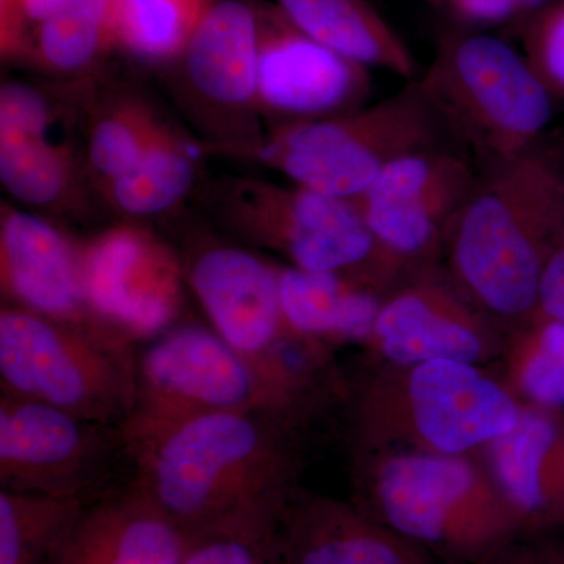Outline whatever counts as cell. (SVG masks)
<instances>
[{
    "mask_svg": "<svg viewBox=\"0 0 564 564\" xmlns=\"http://www.w3.org/2000/svg\"><path fill=\"white\" fill-rule=\"evenodd\" d=\"M115 334L3 303L2 395L57 408L85 421L121 426L137 397V351Z\"/></svg>",
    "mask_w": 564,
    "mask_h": 564,
    "instance_id": "obj_7",
    "label": "cell"
},
{
    "mask_svg": "<svg viewBox=\"0 0 564 564\" xmlns=\"http://www.w3.org/2000/svg\"><path fill=\"white\" fill-rule=\"evenodd\" d=\"M282 315L289 332L325 345H366L383 296L343 273L280 267Z\"/></svg>",
    "mask_w": 564,
    "mask_h": 564,
    "instance_id": "obj_23",
    "label": "cell"
},
{
    "mask_svg": "<svg viewBox=\"0 0 564 564\" xmlns=\"http://www.w3.org/2000/svg\"><path fill=\"white\" fill-rule=\"evenodd\" d=\"M14 55L32 25L24 54L41 68L82 77L115 44L110 0H17L2 13Z\"/></svg>",
    "mask_w": 564,
    "mask_h": 564,
    "instance_id": "obj_22",
    "label": "cell"
},
{
    "mask_svg": "<svg viewBox=\"0 0 564 564\" xmlns=\"http://www.w3.org/2000/svg\"><path fill=\"white\" fill-rule=\"evenodd\" d=\"M187 536L132 481L85 507L52 564H182Z\"/></svg>",
    "mask_w": 564,
    "mask_h": 564,
    "instance_id": "obj_21",
    "label": "cell"
},
{
    "mask_svg": "<svg viewBox=\"0 0 564 564\" xmlns=\"http://www.w3.org/2000/svg\"><path fill=\"white\" fill-rule=\"evenodd\" d=\"M507 333L470 302L441 265L419 270L383 296L370 339V361L410 366L456 361L491 369Z\"/></svg>",
    "mask_w": 564,
    "mask_h": 564,
    "instance_id": "obj_14",
    "label": "cell"
},
{
    "mask_svg": "<svg viewBox=\"0 0 564 564\" xmlns=\"http://www.w3.org/2000/svg\"><path fill=\"white\" fill-rule=\"evenodd\" d=\"M538 311L564 323V240L556 247L544 270Z\"/></svg>",
    "mask_w": 564,
    "mask_h": 564,
    "instance_id": "obj_34",
    "label": "cell"
},
{
    "mask_svg": "<svg viewBox=\"0 0 564 564\" xmlns=\"http://www.w3.org/2000/svg\"><path fill=\"white\" fill-rule=\"evenodd\" d=\"M54 99L31 84L0 88V181L11 198L35 209L69 206L80 187L84 154L57 140Z\"/></svg>",
    "mask_w": 564,
    "mask_h": 564,
    "instance_id": "obj_18",
    "label": "cell"
},
{
    "mask_svg": "<svg viewBox=\"0 0 564 564\" xmlns=\"http://www.w3.org/2000/svg\"><path fill=\"white\" fill-rule=\"evenodd\" d=\"M351 502L443 564H480L522 536L480 455L351 452Z\"/></svg>",
    "mask_w": 564,
    "mask_h": 564,
    "instance_id": "obj_4",
    "label": "cell"
},
{
    "mask_svg": "<svg viewBox=\"0 0 564 564\" xmlns=\"http://www.w3.org/2000/svg\"><path fill=\"white\" fill-rule=\"evenodd\" d=\"M552 0H444L458 20L475 25L527 21L551 6Z\"/></svg>",
    "mask_w": 564,
    "mask_h": 564,
    "instance_id": "obj_32",
    "label": "cell"
},
{
    "mask_svg": "<svg viewBox=\"0 0 564 564\" xmlns=\"http://www.w3.org/2000/svg\"><path fill=\"white\" fill-rule=\"evenodd\" d=\"M564 240V165L541 147L481 176L456 218L443 267L505 333L532 318Z\"/></svg>",
    "mask_w": 564,
    "mask_h": 564,
    "instance_id": "obj_2",
    "label": "cell"
},
{
    "mask_svg": "<svg viewBox=\"0 0 564 564\" xmlns=\"http://www.w3.org/2000/svg\"><path fill=\"white\" fill-rule=\"evenodd\" d=\"M124 470L132 462L120 426L0 397V489L95 502Z\"/></svg>",
    "mask_w": 564,
    "mask_h": 564,
    "instance_id": "obj_11",
    "label": "cell"
},
{
    "mask_svg": "<svg viewBox=\"0 0 564 564\" xmlns=\"http://www.w3.org/2000/svg\"><path fill=\"white\" fill-rule=\"evenodd\" d=\"M524 55L551 95L564 101V0L525 22Z\"/></svg>",
    "mask_w": 564,
    "mask_h": 564,
    "instance_id": "obj_31",
    "label": "cell"
},
{
    "mask_svg": "<svg viewBox=\"0 0 564 564\" xmlns=\"http://www.w3.org/2000/svg\"><path fill=\"white\" fill-rule=\"evenodd\" d=\"M480 564H564V529L522 534Z\"/></svg>",
    "mask_w": 564,
    "mask_h": 564,
    "instance_id": "obj_33",
    "label": "cell"
},
{
    "mask_svg": "<svg viewBox=\"0 0 564 564\" xmlns=\"http://www.w3.org/2000/svg\"><path fill=\"white\" fill-rule=\"evenodd\" d=\"M370 87L369 68L304 35L278 7L259 10L258 101L267 128L362 109Z\"/></svg>",
    "mask_w": 564,
    "mask_h": 564,
    "instance_id": "obj_16",
    "label": "cell"
},
{
    "mask_svg": "<svg viewBox=\"0 0 564 564\" xmlns=\"http://www.w3.org/2000/svg\"><path fill=\"white\" fill-rule=\"evenodd\" d=\"M415 84L445 141L481 176L540 147L554 111L525 55L485 33L444 40Z\"/></svg>",
    "mask_w": 564,
    "mask_h": 564,
    "instance_id": "obj_5",
    "label": "cell"
},
{
    "mask_svg": "<svg viewBox=\"0 0 564 564\" xmlns=\"http://www.w3.org/2000/svg\"><path fill=\"white\" fill-rule=\"evenodd\" d=\"M337 392L256 366L212 328L173 325L137 351V397L120 429L139 434L196 415L270 410L313 421Z\"/></svg>",
    "mask_w": 564,
    "mask_h": 564,
    "instance_id": "obj_6",
    "label": "cell"
},
{
    "mask_svg": "<svg viewBox=\"0 0 564 564\" xmlns=\"http://www.w3.org/2000/svg\"><path fill=\"white\" fill-rule=\"evenodd\" d=\"M214 0H110L115 44L141 61L172 63Z\"/></svg>",
    "mask_w": 564,
    "mask_h": 564,
    "instance_id": "obj_29",
    "label": "cell"
},
{
    "mask_svg": "<svg viewBox=\"0 0 564 564\" xmlns=\"http://www.w3.org/2000/svg\"><path fill=\"white\" fill-rule=\"evenodd\" d=\"M278 516L242 519L187 538L182 564H274Z\"/></svg>",
    "mask_w": 564,
    "mask_h": 564,
    "instance_id": "obj_30",
    "label": "cell"
},
{
    "mask_svg": "<svg viewBox=\"0 0 564 564\" xmlns=\"http://www.w3.org/2000/svg\"><path fill=\"white\" fill-rule=\"evenodd\" d=\"M433 2L443 3L444 0H433Z\"/></svg>",
    "mask_w": 564,
    "mask_h": 564,
    "instance_id": "obj_36",
    "label": "cell"
},
{
    "mask_svg": "<svg viewBox=\"0 0 564 564\" xmlns=\"http://www.w3.org/2000/svg\"><path fill=\"white\" fill-rule=\"evenodd\" d=\"M274 564H443L355 503L295 489L274 527Z\"/></svg>",
    "mask_w": 564,
    "mask_h": 564,
    "instance_id": "obj_19",
    "label": "cell"
},
{
    "mask_svg": "<svg viewBox=\"0 0 564 564\" xmlns=\"http://www.w3.org/2000/svg\"><path fill=\"white\" fill-rule=\"evenodd\" d=\"M195 180V151L166 124L124 173L99 191L111 209L139 220L172 210L188 195Z\"/></svg>",
    "mask_w": 564,
    "mask_h": 564,
    "instance_id": "obj_25",
    "label": "cell"
},
{
    "mask_svg": "<svg viewBox=\"0 0 564 564\" xmlns=\"http://www.w3.org/2000/svg\"><path fill=\"white\" fill-rule=\"evenodd\" d=\"M311 422L281 411H223L122 433L131 481L187 538L278 516L300 488Z\"/></svg>",
    "mask_w": 564,
    "mask_h": 564,
    "instance_id": "obj_1",
    "label": "cell"
},
{
    "mask_svg": "<svg viewBox=\"0 0 564 564\" xmlns=\"http://www.w3.org/2000/svg\"><path fill=\"white\" fill-rule=\"evenodd\" d=\"M304 35L366 66L411 79L410 47L367 0H274Z\"/></svg>",
    "mask_w": 564,
    "mask_h": 564,
    "instance_id": "obj_24",
    "label": "cell"
},
{
    "mask_svg": "<svg viewBox=\"0 0 564 564\" xmlns=\"http://www.w3.org/2000/svg\"><path fill=\"white\" fill-rule=\"evenodd\" d=\"M350 452L478 454L521 421L496 372L456 361H370L347 393Z\"/></svg>",
    "mask_w": 564,
    "mask_h": 564,
    "instance_id": "obj_3",
    "label": "cell"
},
{
    "mask_svg": "<svg viewBox=\"0 0 564 564\" xmlns=\"http://www.w3.org/2000/svg\"><path fill=\"white\" fill-rule=\"evenodd\" d=\"M481 174L452 147L413 152L355 199L381 258L400 281L441 265L445 243Z\"/></svg>",
    "mask_w": 564,
    "mask_h": 564,
    "instance_id": "obj_12",
    "label": "cell"
},
{
    "mask_svg": "<svg viewBox=\"0 0 564 564\" xmlns=\"http://www.w3.org/2000/svg\"><path fill=\"white\" fill-rule=\"evenodd\" d=\"M478 455L522 533L564 529V411L524 404L518 425Z\"/></svg>",
    "mask_w": 564,
    "mask_h": 564,
    "instance_id": "obj_20",
    "label": "cell"
},
{
    "mask_svg": "<svg viewBox=\"0 0 564 564\" xmlns=\"http://www.w3.org/2000/svg\"><path fill=\"white\" fill-rule=\"evenodd\" d=\"M182 265L210 328L234 350L302 383H326L310 351L285 326L280 267L232 245H207Z\"/></svg>",
    "mask_w": 564,
    "mask_h": 564,
    "instance_id": "obj_13",
    "label": "cell"
},
{
    "mask_svg": "<svg viewBox=\"0 0 564 564\" xmlns=\"http://www.w3.org/2000/svg\"><path fill=\"white\" fill-rule=\"evenodd\" d=\"M165 126L147 102L133 96L88 101L82 150L85 170L104 187L124 173Z\"/></svg>",
    "mask_w": 564,
    "mask_h": 564,
    "instance_id": "obj_27",
    "label": "cell"
},
{
    "mask_svg": "<svg viewBox=\"0 0 564 564\" xmlns=\"http://www.w3.org/2000/svg\"><path fill=\"white\" fill-rule=\"evenodd\" d=\"M212 207L226 231L278 252L296 269L347 274L381 295L400 282L352 202L302 185L234 176L218 187Z\"/></svg>",
    "mask_w": 564,
    "mask_h": 564,
    "instance_id": "obj_9",
    "label": "cell"
},
{
    "mask_svg": "<svg viewBox=\"0 0 564 564\" xmlns=\"http://www.w3.org/2000/svg\"><path fill=\"white\" fill-rule=\"evenodd\" d=\"M85 295L95 317L129 343L172 328L182 307L184 265L144 226H113L80 243Z\"/></svg>",
    "mask_w": 564,
    "mask_h": 564,
    "instance_id": "obj_15",
    "label": "cell"
},
{
    "mask_svg": "<svg viewBox=\"0 0 564 564\" xmlns=\"http://www.w3.org/2000/svg\"><path fill=\"white\" fill-rule=\"evenodd\" d=\"M259 10L243 0L212 2L170 82L206 152L247 159L262 147L258 101Z\"/></svg>",
    "mask_w": 564,
    "mask_h": 564,
    "instance_id": "obj_10",
    "label": "cell"
},
{
    "mask_svg": "<svg viewBox=\"0 0 564 564\" xmlns=\"http://www.w3.org/2000/svg\"><path fill=\"white\" fill-rule=\"evenodd\" d=\"M13 2H17V0H2V6H10Z\"/></svg>",
    "mask_w": 564,
    "mask_h": 564,
    "instance_id": "obj_35",
    "label": "cell"
},
{
    "mask_svg": "<svg viewBox=\"0 0 564 564\" xmlns=\"http://www.w3.org/2000/svg\"><path fill=\"white\" fill-rule=\"evenodd\" d=\"M88 503L0 489V564H52Z\"/></svg>",
    "mask_w": 564,
    "mask_h": 564,
    "instance_id": "obj_28",
    "label": "cell"
},
{
    "mask_svg": "<svg viewBox=\"0 0 564 564\" xmlns=\"http://www.w3.org/2000/svg\"><path fill=\"white\" fill-rule=\"evenodd\" d=\"M444 144L436 118L411 82L391 98L350 113L269 126L250 161L292 184L355 202L393 162Z\"/></svg>",
    "mask_w": 564,
    "mask_h": 564,
    "instance_id": "obj_8",
    "label": "cell"
},
{
    "mask_svg": "<svg viewBox=\"0 0 564 564\" xmlns=\"http://www.w3.org/2000/svg\"><path fill=\"white\" fill-rule=\"evenodd\" d=\"M0 284L6 303L54 321L111 333L87 302L80 243L39 215L6 202L0 209Z\"/></svg>",
    "mask_w": 564,
    "mask_h": 564,
    "instance_id": "obj_17",
    "label": "cell"
},
{
    "mask_svg": "<svg viewBox=\"0 0 564 564\" xmlns=\"http://www.w3.org/2000/svg\"><path fill=\"white\" fill-rule=\"evenodd\" d=\"M497 377L522 404L564 411V323L538 311L507 333Z\"/></svg>",
    "mask_w": 564,
    "mask_h": 564,
    "instance_id": "obj_26",
    "label": "cell"
}]
</instances>
